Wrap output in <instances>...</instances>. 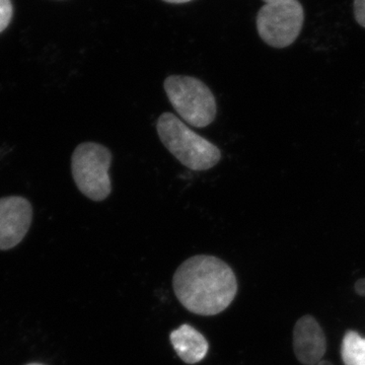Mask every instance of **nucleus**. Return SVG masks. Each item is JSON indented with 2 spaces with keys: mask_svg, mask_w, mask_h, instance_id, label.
I'll return each mask as SVG.
<instances>
[{
  "mask_svg": "<svg viewBox=\"0 0 365 365\" xmlns=\"http://www.w3.org/2000/svg\"><path fill=\"white\" fill-rule=\"evenodd\" d=\"M173 287L182 307L200 316L222 313L237 292L232 269L225 262L207 255L185 261L175 273Z\"/></svg>",
  "mask_w": 365,
  "mask_h": 365,
  "instance_id": "f257e3e1",
  "label": "nucleus"
},
{
  "mask_svg": "<svg viewBox=\"0 0 365 365\" xmlns=\"http://www.w3.org/2000/svg\"><path fill=\"white\" fill-rule=\"evenodd\" d=\"M158 137L170 155L196 172L212 169L222 160L217 146L190 129L172 113H163L157 122Z\"/></svg>",
  "mask_w": 365,
  "mask_h": 365,
  "instance_id": "f03ea898",
  "label": "nucleus"
},
{
  "mask_svg": "<svg viewBox=\"0 0 365 365\" xmlns=\"http://www.w3.org/2000/svg\"><path fill=\"white\" fill-rule=\"evenodd\" d=\"M170 104L187 124L204 128L212 123L217 104L212 91L200 79L189 76H170L163 83Z\"/></svg>",
  "mask_w": 365,
  "mask_h": 365,
  "instance_id": "7ed1b4c3",
  "label": "nucleus"
},
{
  "mask_svg": "<svg viewBox=\"0 0 365 365\" xmlns=\"http://www.w3.org/2000/svg\"><path fill=\"white\" fill-rule=\"evenodd\" d=\"M111 150L100 143L79 144L71 157V172L79 191L91 200L104 201L112 193Z\"/></svg>",
  "mask_w": 365,
  "mask_h": 365,
  "instance_id": "20e7f679",
  "label": "nucleus"
},
{
  "mask_svg": "<svg viewBox=\"0 0 365 365\" xmlns=\"http://www.w3.org/2000/svg\"><path fill=\"white\" fill-rule=\"evenodd\" d=\"M304 21V9L297 0L270 2L259 11L257 30L266 44L281 49L294 44Z\"/></svg>",
  "mask_w": 365,
  "mask_h": 365,
  "instance_id": "39448f33",
  "label": "nucleus"
},
{
  "mask_svg": "<svg viewBox=\"0 0 365 365\" xmlns=\"http://www.w3.org/2000/svg\"><path fill=\"white\" fill-rule=\"evenodd\" d=\"M32 218V205L24 197L0 198V250L18 246L29 232Z\"/></svg>",
  "mask_w": 365,
  "mask_h": 365,
  "instance_id": "423d86ee",
  "label": "nucleus"
},
{
  "mask_svg": "<svg viewBox=\"0 0 365 365\" xmlns=\"http://www.w3.org/2000/svg\"><path fill=\"white\" fill-rule=\"evenodd\" d=\"M294 348L297 359L306 365H317L326 353V338L318 322L311 316L297 321L294 330Z\"/></svg>",
  "mask_w": 365,
  "mask_h": 365,
  "instance_id": "0eeeda50",
  "label": "nucleus"
},
{
  "mask_svg": "<svg viewBox=\"0 0 365 365\" xmlns=\"http://www.w3.org/2000/svg\"><path fill=\"white\" fill-rule=\"evenodd\" d=\"M170 343L178 356L188 364H195L205 359L209 344L205 337L193 327L184 324L173 331Z\"/></svg>",
  "mask_w": 365,
  "mask_h": 365,
  "instance_id": "6e6552de",
  "label": "nucleus"
},
{
  "mask_svg": "<svg viewBox=\"0 0 365 365\" xmlns=\"http://www.w3.org/2000/svg\"><path fill=\"white\" fill-rule=\"evenodd\" d=\"M342 359L346 365H365V339L356 332L346 333L342 343Z\"/></svg>",
  "mask_w": 365,
  "mask_h": 365,
  "instance_id": "1a4fd4ad",
  "label": "nucleus"
},
{
  "mask_svg": "<svg viewBox=\"0 0 365 365\" xmlns=\"http://www.w3.org/2000/svg\"><path fill=\"white\" fill-rule=\"evenodd\" d=\"M13 6L11 0H0V33L4 32L11 23Z\"/></svg>",
  "mask_w": 365,
  "mask_h": 365,
  "instance_id": "9d476101",
  "label": "nucleus"
},
{
  "mask_svg": "<svg viewBox=\"0 0 365 365\" xmlns=\"http://www.w3.org/2000/svg\"><path fill=\"white\" fill-rule=\"evenodd\" d=\"M355 20L365 28V0H354Z\"/></svg>",
  "mask_w": 365,
  "mask_h": 365,
  "instance_id": "9b49d317",
  "label": "nucleus"
},
{
  "mask_svg": "<svg viewBox=\"0 0 365 365\" xmlns=\"http://www.w3.org/2000/svg\"><path fill=\"white\" fill-rule=\"evenodd\" d=\"M355 288L359 294L365 295V279L357 281Z\"/></svg>",
  "mask_w": 365,
  "mask_h": 365,
  "instance_id": "f8f14e48",
  "label": "nucleus"
},
{
  "mask_svg": "<svg viewBox=\"0 0 365 365\" xmlns=\"http://www.w3.org/2000/svg\"><path fill=\"white\" fill-rule=\"evenodd\" d=\"M163 1L169 2V4H186V2L192 1V0H163Z\"/></svg>",
  "mask_w": 365,
  "mask_h": 365,
  "instance_id": "ddd939ff",
  "label": "nucleus"
},
{
  "mask_svg": "<svg viewBox=\"0 0 365 365\" xmlns=\"http://www.w3.org/2000/svg\"><path fill=\"white\" fill-rule=\"evenodd\" d=\"M265 4H270V2H277V1H287V0H263Z\"/></svg>",
  "mask_w": 365,
  "mask_h": 365,
  "instance_id": "4468645a",
  "label": "nucleus"
},
{
  "mask_svg": "<svg viewBox=\"0 0 365 365\" xmlns=\"http://www.w3.org/2000/svg\"><path fill=\"white\" fill-rule=\"evenodd\" d=\"M317 365H332L329 361H323V360H321V361L319 362Z\"/></svg>",
  "mask_w": 365,
  "mask_h": 365,
  "instance_id": "2eb2a0df",
  "label": "nucleus"
},
{
  "mask_svg": "<svg viewBox=\"0 0 365 365\" xmlns=\"http://www.w3.org/2000/svg\"><path fill=\"white\" fill-rule=\"evenodd\" d=\"M28 365H43V364H28Z\"/></svg>",
  "mask_w": 365,
  "mask_h": 365,
  "instance_id": "dca6fc26",
  "label": "nucleus"
}]
</instances>
